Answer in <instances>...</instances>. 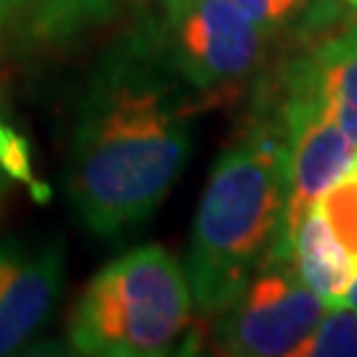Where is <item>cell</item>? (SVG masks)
Returning <instances> with one entry per match:
<instances>
[{
    "label": "cell",
    "mask_w": 357,
    "mask_h": 357,
    "mask_svg": "<svg viewBox=\"0 0 357 357\" xmlns=\"http://www.w3.org/2000/svg\"><path fill=\"white\" fill-rule=\"evenodd\" d=\"M159 45H114L77 109L66 191L82 225L114 238L146 222L191 156V103Z\"/></svg>",
    "instance_id": "obj_1"
},
{
    "label": "cell",
    "mask_w": 357,
    "mask_h": 357,
    "mask_svg": "<svg viewBox=\"0 0 357 357\" xmlns=\"http://www.w3.org/2000/svg\"><path fill=\"white\" fill-rule=\"evenodd\" d=\"M3 178H6V172L0 169V191H3V185H6V180H3Z\"/></svg>",
    "instance_id": "obj_17"
},
{
    "label": "cell",
    "mask_w": 357,
    "mask_h": 357,
    "mask_svg": "<svg viewBox=\"0 0 357 357\" xmlns=\"http://www.w3.org/2000/svg\"><path fill=\"white\" fill-rule=\"evenodd\" d=\"M29 0H0V38L22 22Z\"/></svg>",
    "instance_id": "obj_14"
},
{
    "label": "cell",
    "mask_w": 357,
    "mask_h": 357,
    "mask_svg": "<svg viewBox=\"0 0 357 357\" xmlns=\"http://www.w3.org/2000/svg\"><path fill=\"white\" fill-rule=\"evenodd\" d=\"M159 3V8H162V13H172V11H178V8H183L188 0H156Z\"/></svg>",
    "instance_id": "obj_15"
},
{
    "label": "cell",
    "mask_w": 357,
    "mask_h": 357,
    "mask_svg": "<svg viewBox=\"0 0 357 357\" xmlns=\"http://www.w3.org/2000/svg\"><path fill=\"white\" fill-rule=\"evenodd\" d=\"M344 3H349V6H355L357 8V0H344Z\"/></svg>",
    "instance_id": "obj_18"
},
{
    "label": "cell",
    "mask_w": 357,
    "mask_h": 357,
    "mask_svg": "<svg viewBox=\"0 0 357 357\" xmlns=\"http://www.w3.org/2000/svg\"><path fill=\"white\" fill-rule=\"evenodd\" d=\"M318 209L333 236L357 262V162L326 191L318 202Z\"/></svg>",
    "instance_id": "obj_11"
},
{
    "label": "cell",
    "mask_w": 357,
    "mask_h": 357,
    "mask_svg": "<svg viewBox=\"0 0 357 357\" xmlns=\"http://www.w3.org/2000/svg\"><path fill=\"white\" fill-rule=\"evenodd\" d=\"M286 167L289 135L278 114L257 119L217 159L185 255V278L202 312H222L268 259L289 199Z\"/></svg>",
    "instance_id": "obj_2"
},
{
    "label": "cell",
    "mask_w": 357,
    "mask_h": 357,
    "mask_svg": "<svg viewBox=\"0 0 357 357\" xmlns=\"http://www.w3.org/2000/svg\"><path fill=\"white\" fill-rule=\"evenodd\" d=\"M291 259L302 283L310 286L326 305H344L347 289L357 275V262L333 236L318 206L302 217L294 233Z\"/></svg>",
    "instance_id": "obj_7"
},
{
    "label": "cell",
    "mask_w": 357,
    "mask_h": 357,
    "mask_svg": "<svg viewBox=\"0 0 357 357\" xmlns=\"http://www.w3.org/2000/svg\"><path fill=\"white\" fill-rule=\"evenodd\" d=\"M0 169L6 172V178L24 183L26 188L38 196V202L48 199V188L32 172L29 143L24 141V135H19L13 128H8L3 119H0Z\"/></svg>",
    "instance_id": "obj_13"
},
{
    "label": "cell",
    "mask_w": 357,
    "mask_h": 357,
    "mask_svg": "<svg viewBox=\"0 0 357 357\" xmlns=\"http://www.w3.org/2000/svg\"><path fill=\"white\" fill-rule=\"evenodd\" d=\"M185 268L162 246H138L98 270L69 318V347L93 357H159L188 331Z\"/></svg>",
    "instance_id": "obj_3"
},
{
    "label": "cell",
    "mask_w": 357,
    "mask_h": 357,
    "mask_svg": "<svg viewBox=\"0 0 357 357\" xmlns=\"http://www.w3.org/2000/svg\"><path fill=\"white\" fill-rule=\"evenodd\" d=\"M112 13L114 0H29L19 24L32 45H64Z\"/></svg>",
    "instance_id": "obj_9"
},
{
    "label": "cell",
    "mask_w": 357,
    "mask_h": 357,
    "mask_svg": "<svg viewBox=\"0 0 357 357\" xmlns=\"http://www.w3.org/2000/svg\"><path fill=\"white\" fill-rule=\"evenodd\" d=\"M64 286V246L51 236L0 241V355L43 328Z\"/></svg>",
    "instance_id": "obj_6"
},
{
    "label": "cell",
    "mask_w": 357,
    "mask_h": 357,
    "mask_svg": "<svg viewBox=\"0 0 357 357\" xmlns=\"http://www.w3.org/2000/svg\"><path fill=\"white\" fill-rule=\"evenodd\" d=\"M268 35L230 0H188L167 13L159 51L196 93H225L262 64Z\"/></svg>",
    "instance_id": "obj_4"
},
{
    "label": "cell",
    "mask_w": 357,
    "mask_h": 357,
    "mask_svg": "<svg viewBox=\"0 0 357 357\" xmlns=\"http://www.w3.org/2000/svg\"><path fill=\"white\" fill-rule=\"evenodd\" d=\"M344 305H347V307H352V310H357V275L352 278V283H349V289H347Z\"/></svg>",
    "instance_id": "obj_16"
},
{
    "label": "cell",
    "mask_w": 357,
    "mask_h": 357,
    "mask_svg": "<svg viewBox=\"0 0 357 357\" xmlns=\"http://www.w3.org/2000/svg\"><path fill=\"white\" fill-rule=\"evenodd\" d=\"M291 357H357V310L347 305L328 307Z\"/></svg>",
    "instance_id": "obj_10"
},
{
    "label": "cell",
    "mask_w": 357,
    "mask_h": 357,
    "mask_svg": "<svg viewBox=\"0 0 357 357\" xmlns=\"http://www.w3.org/2000/svg\"><path fill=\"white\" fill-rule=\"evenodd\" d=\"M326 310L328 305L296 275L294 259L268 257L222 310L217 347L238 357H291Z\"/></svg>",
    "instance_id": "obj_5"
},
{
    "label": "cell",
    "mask_w": 357,
    "mask_h": 357,
    "mask_svg": "<svg viewBox=\"0 0 357 357\" xmlns=\"http://www.w3.org/2000/svg\"><path fill=\"white\" fill-rule=\"evenodd\" d=\"M305 61L328 114L357 143V22L323 35Z\"/></svg>",
    "instance_id": "obj_8"
},
{
    "label": "cell",
    "mask_w": 357,
    "mask_h": 357,
    "mask_svg": "<svg viewBox=\"0 0 357 357\" xmlns=\"http://www.w3.org/2000/svg\"><path fill=\"white\" fill-rule=\"evenodd\" d=\"M230 3L246 13L265 35H278L307 19L310 13V0H230Z\"/></svg>",
    "instance_id": "obj_12"
}]
</instances>
